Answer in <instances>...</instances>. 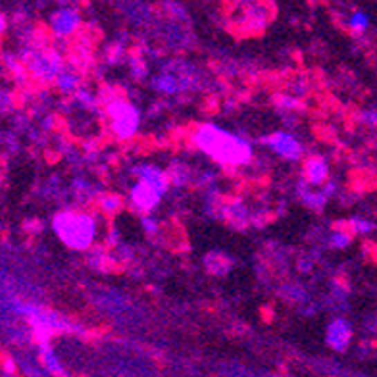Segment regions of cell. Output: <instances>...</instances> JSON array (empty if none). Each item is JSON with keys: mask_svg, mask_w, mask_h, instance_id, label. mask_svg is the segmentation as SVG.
<instances>
[{"mask_svg": "<svg viewBox=\"0 0 377 377\" xmlns=\"http://www.w3.org/2000/svg\"><path fill=\"white\" fill-rule=\"evenodd\" d=\"M191 145L221 167L248 166L255 158L250 140L216 123L196 125L191 133Z\"/></svg>", "mask_w": 377, "mask_h": 377, "instance_id": "1", "label": "cell"}, {"mask_svg": "<svg viewBox=\"0 0 377 377\" xmlns=\"http://www.w3.org/2000/svg\"><path fill=\"white\" fill-rule=\"evenodd\" d=\"M302 174H304V181L312 187H324L329 181V174H331V166L327 158L322 154H310L304 158L302 164Z\"/></svg>", "mask_w": 377, "mask_h": 377, "instance_id": "10", "label": "cell"}, {"mask_svg": "<svg viewBox=\"0 0 377 377\" xmlns=\"http://www.w3.org/2000/svg\"><path fill=\"white\" fill-rule=\"evenodd\" d=\"M351 339V327L344 320H333L327 331V341L335 349H344L347 342Z\"/></svg>", "mask_w": 377, "mask_h": 377, "instance_id": "14", "label": "cell"}, {"mask_svg": "<svg viewBox=\"0 0 377 377\" xmlns=\"http://www.w3.org/2000/svg\"><path fill=\"white\" fill-rule=\"evenodd\" d=\"M298 199H300V202L306 206V208H310V210H324L325 204L329 202V194H327V191H325L324 187H312V185H308L306 181H302L300 183V189H298Z\"/></svg>", "mask_w": 377, "mask_h": 377, "instance_id": "12", "label": "cell"}, {"mask_svg": "<svg viewBox=\"0 0 377 377\" xmlns=\"http://www.w3.org/2000/svg\"><path fill=\"white\" fill-rule=\"evenodd\" d=\"M53 231L70 250H89L98 235V221L91 212L62 210L53 218Z\"/></svg>", "mask_w": 377, "mask_h": 377, "instance_id": "2", "label": "cell"}, {"mask_svg": "<svg viewBox=\"0 0 377 377\" xmlns=\"http://www.w3.org/2000/svg\"><path fill=\"white\" fill-rule=\"evenodd\" d=\"M131 176L135 179H142V181H149L154 187H158L160 191H164L167 194L169 191V176H167V169H162L156 164H150V162H139L131 167Z\"/></svg>", "mask_w": 377, "mask_h": 377, "instance_id": "11", "label": "cell"}, {"mask_svg": "<svg viewBox=\"0 0 377 377\" xmlns=\"http://www.w3.org/2000/svg\"><path fill=\"white\" fill-rule=\"evenodd\" d=\"M123 208V199L120 194H102L98 199V210L104 216H116Z\"/></svg>", "mask_w": 377, "mask_h": 377, "instance_id": "20", "label": "cell"}, {"mask_svg": "<svg viewBox=\"0 0 377 377\" xmlns=\"http://www.w3.org/2000/svg\"><path fill=\"white\" fill-rule=\"evenodd\" d=\"M19 56L26 64L29 77H33L39 83H54L64 71V58L54 48H46L41 44H27Z\"/></svg>", "mask_w": 377, "mask_h": 377, "instance_id": "3", "label": "cell"}, {"mask_svg": "<svg viewBox=\"0 0 377 377\" xmlns=\"http://www.w3.org/2000/svg\"><path fill=\"white\" fill-rule=\"evenodd\" d=\"M123 46L122 44H112L110 46V50H108V62L110 64H118V62L123 60Z\"/></svg>", "mask_w": 377, "mask_h": 377, "instance_id": "25", "label": "cell"}, {"mask_svg": "<svg viewBox=\"0 0 377 377\" xmlns=\"http://www.w3.org/2000/svg\"><path fill=\"white\" fill-rule=\"evenodd\" d=\"M347 228L351 229L354 235H362V237H366V235H369V233H374V231H376V223H374L369 218H364V216H354V218L349 219Z\"/></svg>", "mask_w": 377, "mask_h": 377, "instance_id": "21", "label": "cell"}, {"mask_svg": "<svg viewBox=\"0 0 377 377\" xmlns=\"http://www.w3.org/2000/svg\"><path fill=\"white\" fill-rule=\"evenodd\" d=\"M167 176H169V181L176 187H187L193 181V172L187 164H181V162H174L169 169H167Z\"/></svg>", "mask_w": 377, "mask_h": 377, "instance_id": "16", "label": "cell"}, {"mask_svg": "<svg viewBox=\"0 0 377 377\" xmlns=\"http://www.w3.org/2000/svg\"><path fill=\"white\" fill-rule=\"evenodd\" d=\"M273 104L283 114H298L302 110V97L295 93H277L273 98Z\"/></svg>", "mask_w": 377, "mask_h": 377, "instance_id": "15", "label": "cell"}, {"mask_svg": "<svg viewBox=\"0 0 377 377\" xmlns=\"http://www.w3.org/2000/svg\"><path fill=\"white\" fill-rule=\"evenodd\" d=\"M369 16L364 12V10H354L349 19H347V27L351 31L352 35H364L369 29Z\"/></svg>", "mask_w": 377, "mask_h": 377, "instance_id": "18", "label": "cell"}, {"mask_svg": "<svg viewBox=\"0 0 377 377\" xmlns=\"http://www.w3.org/2000/svg\"><path fill=\"white\" fill-rule=\"evenodd\" d=\"M164 196H166L164 191H160L158 187H154L149 181H142V179H135V183L129 189V204L133 210L139 214H152L158 208Z\"/></svg>", "mask_w": 377, "mask_h": 377, "instance_id": "7", "label": "cell"}, {"mask_svg": "<svg viewBox=\"0 0 377 377\" xmlns=\"http://www.w3.org/2000/svg\"><path fill=\"white\" fill-rule=\"evenodd\" d=\"M204 264H206V268L212 273L223 275V273H228L231 270V264L233 262L226 255H221V252H210V255L204 258Z\"/></svg>", "mask_w": 377, "mask_h": 377, "instance_id": "19", "label": "cell"}, {"mask_svg": "<svg viewBox=\"0 0 377 377\" xmlns=\"http://www.w3.org/2000/svg\"><path fill=\"white\" fill-rule=\"evenodd\" d=\"M191 70L187 66H166L150 81V89L162 97H177L193 87Z\"/></svg>", "mask_w": 377, "mask_h": 377, "instance_id": "5", "label": "cell"}, {"mask_svg": "<svg viewBox=\"0 0 377 377\" xmlns=\"http://www.w3.org/2000/svg\"><path fill=\"white\" fill-rule=\"evenodd\" d=\"M262 145L268 150H272L277 158L285 160V162H300L306 154L304 142L298 139L295 133L285 131V129L264 135Z\"/></svg>", "mask_w": 377, "mask_h": 377, "instance_id": "6", "label": "cell"}, {"mask_svg": "<svg viewBox=\"0 0 377 377\" xmlns=\"http://www.w3.org/2000/svg\"><path fill=\"white\" fill-rule=\"evenodd\" d=\"M80 12L75 8H70V6H62V8L54 10L48 18V29L56 39H70L80 31Z\"/></svg>", "mask_w": 377, "mask_h": 377, "instance_id": "8", "label": "cell"}, {"mask_svg": "<svg viewBox=\"0 0 377 377\" xmlns=\"http://www.w3.org/2000/svg\"><path fill=\"white\" fill-rule=\"evenodd\" d=\"M352 237H354V233L349 228H335L327 233V245L333 250H344L351 246Z\"/></svg>", "mask_w": 377, "mask_h": 377, "instance_id": "17", "label": "cell"}, {"mask_svg": "<svg viewBox=\"0 0 377 377\" xmlns=\"http://www.w3.org/2000/svg\"><path fill=\"white\" fill-rule=\"evenodd\" d=\"M140 228H142L147 237H156L162 226H160V221L152 214H140Z\"/></svg>", "mask_w": 377, "mask_h": 377, "instance_id": "22", "label": "cell"}, {"mask_svg": "<svg viewBox=\"0 0 377 377\" xmlns=\"http://www.w3.org/2000/svg\"><path fill=\"white\" fill-rule=\"evenodd\" d=\"M54 87L60 93L62 97L71 98L81 87V75L80 71H75L73 68H64L60 75L54 81Z\"/></svg>", "mask_w": 377, "mask_h": 377, "instance_id": "13", "label": "cell"}, {"mask_svg": "<svg viewBox=\"0 0 377 377\" xmlns=\"http://www.w3.org/2000/svg\"><path fill=\"white\" fill-rule=\"evenodd\" d=\"M219 218L223 221H228L231 228L243 229L246 226H250L255 221V214L248 208V204L241 199H233V201L221 202V208H219Z\"/></svg>", "mask_w": 377, "mask_h": 377, "instance_id": "9", "label": "cell"}, {"mask_svg": "<svg viewBox=\"0 0 377 377\" xmlns=\"http://www.w3.org/2000/svg\"><path fill=\"white\" fill-rule=\"evenodd\" d=\"M360 122L369 129H377V108H368L360 112Z\"/></svg>", "mask_w": 377, "mask_h": 377, "instance_id": "24", "label": "cell"}, {"mask_svg": "<svg viewBox=\"0 0 377 377\" xmlns=\"http://www.w3.org/2000/svg\"><path fill=\"white\" fill-rule=\"evenodd\" d=\"M129 68H131V73L135 80H145L147 75V62L140 60V58H129Z\"/></svg>", "mask_w": 377, "mask_h": 377, "instance_id": "23", "label": "cell"}, {"mask_svg": "<svg viewBox=\"0 0 377 377\" xmlns=\"http://www.w3.org/2000/svg\"><path fill=\"white\" fill-rule=\"evenodd\" d=\"M104 116L108 120V127L114 133L116 139L129 140L139 133L142 116L137 106L129 102L127 98L114 97L106 100Z\"/></svg>", "mask_w": 377, "mask_h": 377, "instance_id": "4", "label": "cell"}]
</instances>
